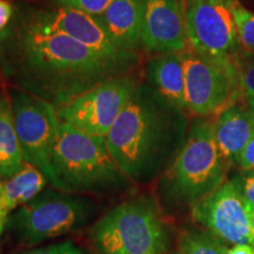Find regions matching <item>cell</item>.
Listing matches in <instances>:
<instances>
[{
  "label": "cell",
  "mask_w": 254,
  "mask_h": 254,
  "mask_svg": "<svg viewBox=\"0 0 254 254\" xmlns=\"http://www.w3.org/2000/svg\"><path fill=\"white\" fill-rule=\"evenodd\" d=\"M140 69L111 62L40 23L33 9L14 13L0 33V73L12 87L58 111L107 79Z\"/></svg>",
  "instance_id": "1"
},
{
  "label": "cell",
  "mask_w": 254,
  "mask_h": 254,
  "mask_svg": "<svg viewBox=\"0 0 254 254\" xmlns=\"http://www.w3.org/2000/svg\"><path fill=\"white\" fill-rule=\"evenodd\" d=\"M190 118L189 112L140 82L106 136L128 182L150 183L167 170L185 142Z\"/></svg>",
  "instance_id": "2"
},
{
  "label": "cell",
  "mask_w": 254,
  "mask_h": 254,
  "mask_svg": "<svg viewBox=\"0 0 254 254\" xmlns=\"http://www.w3.org/2000/svg\"><path fill=\"white\" fill-rule=\"evenodd\" d=\"M214 118L190 119L185 142L160 180L161 195L168 204L192 207L226 182L230 164L219 151Z\"/></svg>",
  "instance_id": "3"
},
{
  "label": "cell",
  "mask_w": 254,
  "mask_h": 254,
  "mask_svg": "<svg viewBox=\"0 0 254 254\" xmlns=\"http://www.w3.org/2000/svg\"><path fill=\"white\" fill-rule=\"evenodd\" d=\"M51 168V185L72 194L110 192L129 183L111 154L106 138L85 134L63 122Z\"/></svg>",
  "instance_id": "4"
},
{
  "label": "cell",
  "mask_w": 254,
  "mask_h": 254,
  "mask_svg": "<svg viewBox=\"0 0 254 254\" xmlns=\"http://www.w3.org/2000/svg\"><path fill=\"white\" fill-rule=\"evenodd\" d=\"M95 254H164L168 234L157 204L148 196L114 206L90 231Z\"/></svg>",
  "instance_id": "5"
},
{
  "label": "cell",
  "mask_w": 254,
  "mask_h": 254,
  "mask_svg": "<svg viewBox=\"0 0 254 254\" xmlns=\"http://www.w3.org/2000/svg\"><path fill=\"white\" fill-rule=\"evenodd\" d=\"M93 211L94 204L88 198L46 190L15 209L9 221L18 239L33 246L80 230Z\"/></svg>",
  "instance_id": "6"
},
{
  "label": "cell",
  "mask_w": 254,
  "mask_h": 254,
  "mask_svg": "<svg viewBox=\"0 0 254 254\" xmlns=\"http://www.w3.org/2000/svg\"><path fill=\"white\" fill-rule=\"evenodd\" d=\"M185 71L186 110L190 117H217L244 100L236 57L213 58L190 46L180 52Z\"/></svg>",
  "instance_id": "7"
},
{
  "label": "cell",
  "mask_w": 254,
  "mask_h": 254,
  "mask_svg": "<svg viewBox=\"0 0 254 254\" xmlns=\"http://www.w3.org/2000/svg\"><path fill=\"white\" fill-rule=\"evenodd\" d=\"M141 81L140 71L107 79L57 111L58 118L85 134L106 138Z\"/></svg>",
  "instance_id": "8"
},
{
  "label": "cell",
  "mask_w": 254,
  "mask_h": 254,
  "mask_svg": "<svg viewBox=\"0 0 254 254\" xmlns=\"http://www.w3.org/2000/svg\"><path fill=\"white\" fill-rule=\"evenodd\" d=\"M12 113L25 164L38 168L51 184V158L60 120L52 105L19 88H8Z\"/></svg>",
  "instance_id": "9"
},
{
  "label": "cell",
  "mask_w": 254,
  "mask_h": 254,
  "mask_svg": "<svg viewBox=\"0 0 254 254\" xmlns=\"http://www.w3.org/2000/svg\"><path fill=\"white\" fill-rule=\"evenodd\" d=\"M189 46L201 56L221 58L241 53L231 2L184 0Z\"/></svg>",
  "instance_id": "10"
},
{
  "label": "cell",
  "mask_w": 254,
  "mask_h": 254,
  "mask_svg": "<svg viewBox=\"0 0 254 254\" xmlns=\"http://www.w3.org/2000/svg\"><path fill=\"white\" fill-rule=\"evenodd\" d=\"M193 220L222 243L251 246L247 205L236 178L226 180L211 194L190 207Z\"/></svg>",
  "instance_id": "11"
},
{
  "label": "cell",
  "mask_w": 254,
  "mask_h": 254,
  "mask_svg": "<svg viewBox=\"0 0 254 254\" xmlns=\"http://www.w3.org/2000/svg\"><path fill=\"white\" fill-rule=\"evenodd\" d=\"M33 13L40 23L49 26L51 30L72 38L103 58L131 68L140 69L141 56L119 49L95 17L75 9L52 6L47 8H33Z\"/></svg>",
  "instance_id": "12"
},
{
  "label": "cell",
  "mask_w": 254,
  "mask_h": 254,
  "mask_svg": "<svg viewBox=\"0 0 254 254\" xmlns=\"http://www.w3.org/2000/svg\"><path fill=\"white\" fill-rule=\"evenodd\" d=\"M142 49L151 55L180 53L189 46L184 0H142Z\"/></svg>",
  "instance_id": "13"
},
{
  "label": "cell",
  "mask_w": 254,
  "mask_h": 254,
  "mask_svg": "<svg viewBox=\"0 0 254 254\" xmlns=\"http://www.w3.org/2000/svg\"><path fill=\"white\" fill-rule=\"evenodd\" d=\"M95 19L119 49L132 53L144 50L142 0H114L106 11Z\"/></svg>",
  "instance_id": "14"
},
{
  "label": "cell",
  "mask_w": 254,
  "mask_h": 254,
  "mask_svg": "<svg viewBox=\"0 0 254 254\" xmlns=\"http://www.w3.org/2000/svg\"><path fill=\"white\" fill-rule=\"evenodd\" d=\"M253 133L254 119L245 100L232 105L214 118L215 140L221 155L230 165L236 164Z\"/></svg>",
  "instance_id": "15"
},
{
  "label": "cell",
  "mask_w": 254,
  "mask_h": 254,
  "mask_svg": "<svg viewBox=\"0 0 254 254\" xmlns=\"http://www.w3.org/2000/svg\"><path fill=\"white\" fill-rule=\"evenodd\" d=\"M142 80L165 99L186 111L185 71L180 53L152 55L145 62Z\"/></svg>",
  "instance_id": "16"
},
{
  "label": "cell",
  "mask_w": 254,
  "mask_h": 254,
  "mask_svg": "<svg viewBox=\"0 0 254 254\" xmlns=\"http://www.w3.org/2000/svg\"><path fill=\"white\" fill-rule=\"evenodd\" d=\"M25 166L8 91H0V179L7 180Z\"/></svg>",
  "instance_id": "17"
},
{
  "label": "cell",
  "mask_w": 254,
  "mask_h": 254,
  "mask_svg": "<svg viewBox=\"0 0 254 254\" xmlns=\"http://www.w3.org/2000/svg\"><path fill=\"white\" fill-rule=\"evenodd\" d=\"M47 183L49 180L41 171L25 164L15 176L4 182L0 194V212L9 217L12 212L43 192Z\"/></svg>",
  "instance_id": "18"
},
{
  "label": "cell",
  "mask_w": 254,
  "mask_h": 254,
  "mask_svg": "<svg viewBox=\"0 0 254 254\" xmlns=\"http://www.w3.org/2000/svg\"><path fill=\"white\" fill-rule=\"evenodd\" d=\"M221 240L204 231H185L179 239V254H228Z\"/></svg>",
  "instance_id": "19"
},
{
  "label": "cell",
  "mask_w": 254,
  "mask_h": 254,
  "mask_svg": "<svg viewBox=\"0 0 254 254\" xmlns=\"http://www.w3.org/2000/svg\"><path fill=\"white\" fill-rule=\"evenodd\" d=\"M231 9L241 52L244 55L254 56V13L241 5L239 0H233L231 2Z\"/></svg>",
  "instance_id": "20"
},
{
  "label": "cell",
  "mask_w": 254,
  "mask_h": 254,
  "mask_svg": "<svg viewBox=\"0 0 254 254\" xmlns=\"http://www.w3.org/2000/svg\"><path fill=\"white\" fill-rule=\"evenodd\" d=\"M114 0H49L52 7H65L80 11L92 17H99Z\"/></svg>",
  "instance_id": "21"
},
{
  "label": "cell",
  "mask_w": 254,
  "mask_h": 254,
  "mask_svg": "<svg viewBox=\"0 0 254 254\" xmlns=\"http://www.w3.org/2000/svg\"><path fill=\"white\" fill-rule=\"evenodd\" d=\"M239 68L240 90L244 100L254 99V56L244 55L243 52L236 56Z\"/></svg>",
  "instance_id": "22"
},
{
  "label": "cell",
  "mask_w": 254,
  "mask_h": 254,
  "mask_svg": "<svg viewBox=\"0 0 254 254\" xmlns=\"http://www.w3.org/2000/svg\"><path fill=\"white\" fill-rule=\"evenodd\" d=\"M236 178L247 209H254V171H241Z\"/></svg>",
  "instance_id": "23"
},
{
  "label": "cell",
  "mask_w": 254,
  "mask_h": 254,
  "mask_svg": "<svg viewBox=\"0 0 254 254\" xmlns=\"http://www.w3.org/2000/svg\"><path fill=\"white\" fill-rule=\"evenodd\" d=\"M24 254H86L80 247L75 245L73 241L66 240L63 243L53 244L45 247H40V249L32 250L30 252Z\"/></svg>",
  "instance_id": "24"
},
{
  "label": "cell",
  "mask_w": 254,
  "mask_h": 254,
  "mask_svg": "<svg viewBox=\"0 0 254 254\" xmlns=\"http://www.w3.org/2000/svg\"><path fill=\"white\" fill-rule=\"evenodd\" d=\"M234 165L241 171H254V133L244 150L238 155Z\"/></svg>",
  "instance_id": "25"
},
{
  "label": "cell",
  "mask_w": 254,
  "mask_h": 254,
  "mask_svg": "<svg viewBox=\"0 0 254 254\" xmlns=\"http://www.w3.org/2000/svg\"><path fill=\"white\" fill-rule=\"evenodd\" d=\"M14 15V7L8 0H0V33L8 26Z\"/></svg>",
  "instance_id": "26"
},
{
  "label": "cell",
  "mask_w": 254,
  "mask_h": 254,
  "mask_svg": "<svg viewBox=\"0 0 254 254\" xmlns=\"http://www.w3.org/2000/svg\"><path fill=\"white\" fill-rule=\"evenodd\" d=\"M228 254H254V249L250 245H237L230 249Z\"/></svg>",
  "instance_id": "27"
},
{
  "label": "cell",
  "mask_w": 254,
  "mask_h": 254,
  "mask_svg": "<svg viewBox=\"0 0 254 254\" xmlns=\"http://www.w3.org/2000/svg\"><path fill=\"white\" fill-rule=\"evenodd\" d=\"M251 225V246L254 249V209H249Z\"/></svg>",
  "instance_id": "28"
},
{
  "label": "cell",
  "mask_w": 254,
  "mask_h": 254,
  "mask_svg": "<svg viewBox=\"0 0 254 254\" xmlns=\"http://www.w3.org/2000/svg\"><path fill=\"white\" fill-rule=\"evenodd\" d=\"M8 217L6 214L2 213V212H0V236H1L2 233V230H4L5 225H6V221H7Z\"/></svg>",
  "instance_id": "29"
},
{
  "label": "cell",
  "mask_w": 254,
  "mask_h": 254,
  "mask_svg": "<svg viewBox=\"0 0 254 254\" xmlns=\"http://www.w3.org/2000/svg\"><path fill=\"white\" fill-rule=\"evenodd\" d=\"M247 103V106H249V109L251 111V113H252L253 116V119H254V99H251V100H245Z\"/></svg>",
  "instance_id": "30"
},
{
  "label": "cell",
  "mask_w": 254,
  "mask_h": 254,
  "mask_svg": "<svg viewBox=\"0 0 254 254\" xmlns=\"http://www.w3.org/2000/svg\"><path fill=\"white\" fill-rule=\"evenodd\" d=\"M4 182H5V180L0 179V194H1V192H2V187H4Z\"/></svg>",
  "instance_id": "31"
},
{
  "label": "cell",
  "mask_w": 254,
  "mask_h": 254,
  "mask_svg": "<svg viewBox=\"0 0 254 254\" xmlns=\"http://www.w3.org/2000/svg\"><path fill=\"white\" fill-rule=\"evenodd\" d=\"M226 1H228V2H232V1H233V0H226Z\"/></svg>",
  "instance_id": "32"
},
{
  "label": "cell",
  "mask_w": 254,
  "mask_h": 254,
  "mask_svg": "<svg viewBox=\"0 0 254 254\" xmlns=\"http://www.w3.org/2000/svg\"><path fill=\"white\" fill-rule=\"evenodd\" d=\"M176 254H179V253H176Z\"/></svg>",
  "instance_id": "33"
}]
</instances>
